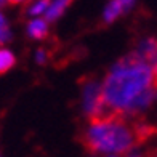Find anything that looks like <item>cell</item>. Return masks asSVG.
Instances as JSON below:
<instances>
[{
    "label": "cell",
    "mask_w": 157,
    "mask_h": 157,
    "mask_svg": "<svg viewBox=\"0 0 157 157\" xmlns=\"http://www.w3.org/2000/svg\"><path fill=\"white\" fill-rule=\"evenodd\" d=\"M106 157H119V155H106Z\"/></svg>",
    "instance_id": "obj_18"
},
{
    "label": "cell",
    "mask_w": 157,
    "mask_h": 157,
    "mask_svg": "<svg viewBox=\"0 0 157 157\" xmlns=\"http://www.w3.org/2000/svg\"><path fill=\"white\" fill-rule=\"evenodd\" d=\"M146 157H157V151H152V152H149Z\"/></svg>",
    "instance_id": "obj_16"
},
{
    "label": "cell",
    "mask_w": 157,
    "mask_h": 157,
    "mask_svg": "<svg viewBox=\"0 0 157 157\" xmlns=\"http://www.w3.org/2000/svg\"><path fill=\"white\" fill-rule=\"evenodd\" d=\"M26 32L34 40H44L48 35V21L45 18H32L26 26Z\"/></svg>",
    "instance_id": "obj_5"
},
{
    "label": "cell",
    "mask_w": 157,
    "mask_h": 157,
    "mask_svg": "<svg viewBox=\"0 0 157 157\" xmlns=\"http://www.w3.org/2000/svg\"><path fill=\"white\" fill-rule=\"evenodd\" d=\"M13 37V32L10 29V26L0 27V47H5Z\"/></svg>",
    "instance_id": "obj_10"
},
{
    "label": "cell",
    "mask_w": 157,
    "mask_h": 157,
    "mask_svg": "<svg viewBox=\"0 0 157 157\" xmlns=\"http://www.w3.org/2000/svg\"><path fill=\"white\" fill-rule=\"evenodd\" d=\"M71 3V0H55V2H50L48 5V8L45 11V19L48 21H55V19H58L61 15H63V11L67 8V5Z\"/></svg>",
    "instance_id": "obj_8"
},
{
    "label": "cell",
    "mask_w": 157,
    "mask_h": 157,
    "mask_svg": "<svg viewBox=\"0 0 157 157\" xmlns=\"http://www.w3.org/2000/svg\"><path fill=\"white\" fill-rule=\"evenodd\" d=\"M125 157H146V154L140 149V146H136V147H133L132 151H128L125 154Z\"/></svg>",
    "instance_id": "obj_12"
},
{
    "label": "cell",
    "mask_w": 157,
    "mask_h": 157,
    "mask_svg": "<svg viewBox=\"0 0 157 157\" xmlns=\"http://www.w3.org/2000/svg\"><path fill=\"white\" fill-rule=\"evenodd\" d=\"M5 3H8V0H0V8H2Z\"/></svg>",
    "instance_id": "obj_17"
},
{
    "label": "cell",
    "mask_w": 157,
    "mask_h": 157,
    "mask_svg": "<svg viewBox=\"0 0 157 157\" xmlns=\"http://www.w3.org/2000/svg\"><path fill=\"white\" fill-rule=\"evenodd\" d=\"M27 0H8V3H13V5H19V3H24Z\"/></svg>",
    "instance_id": "obj_15"
},
{
    "label": "cell",
    "mask_w": 157,
    "mask_h": 157,
    "mask_svg": "<svg viewBox=\"0 0 157 157\" xmlns=\"http://www.w3.org/2000/svg\"><path fill=\"white\" fill-rule=\"evenodd\" d=\"M48 5H50L48 0H35V2H32L29 5L27 13H29V16H32V18H40L42 15H45Z\"/></svg>",
    "instance_id": "obj_9"
},
{
    "label": "cell",
    "mask_w": 157,
    "mask_h": 157,
    "mask_svg": "<svg viewBox=\"0 0 157 157\" xmlns=\"http://www.w3.org/2000/svg\"><path fill=\"white\" fill-rule=\"evenodd\" d=\"M5 26H8V19L3 15V11H0V27H5Z\"/></svg>",
    "instance_id": "obj_14"
},
{
    "label": "cell",
    "mask_w": 157,
    "mask_h": 157,
    "mask_svg": "<svg viewBox=\"0 0 157 157\" xmlns=\"http://www.w3.org/2000/svg\"><path fill=\"white\" fill-rule=\"evenodd\" d=\"M151 66H152V71H154V75H155V85H157V52L154 55V59L151 63Z\"/></svg>",
    "instance_id": "obj_13"
},
{
    "label": "cell",
    "mask_w": 157,
    "mask_h": 157,
    "mask_svg": "<svg viewBox=\"0 0 157 157\" xmlns=\"http://www.w3.org/2000/svg\"><path fill=\"white\" fill-rule=\"evenodd\" d=\"M82 108L90 120L109 114L106 109L101 85L96 80H87L82 85Z\"/></svg>",
    "instance_id": "obj_3"
},
{
    "label": "cell",
    "mask_w": 157,
    "mask_h": 157,
    "mask_svg": "<svg viewBox=\"0 0 157 157\" xmlns=\"http://www.w3.org/2000/svg\"><path fill=\"white\" fill-rule=\"evenodd\" d=\"M16 64V56L6 47H0V75H3L6 72L15 67Z\"/></svg>",
    "instance_id": "obj_7"
},
{
    "label": "cell",
    "mask_w": 157,
    "mask_h": 157,
    "mask_svg": "<svg viewBox=\"0 0 157 157\" xmlns=\"http://www.w3.org/2000/svg\"><path fill=\"white\" fill-rule=\"evenodd\" d=\"M135 3V0H111L108 6L104 8L103 19L106 23H112L116 21L120 15H124L127 10H130Z\"/></svg>",
    "instance_id": "obj_4"
},
{
    "label": "cell",
    "mask_w": 157,
    "mask_h": 157,
    "mask_svg": "<svg viewBox=\"0 0 157 157\" xmlns=\"http://www.w3.org/2000/svg\"><path fill=\"white\" fill-rule=\"evenodd\" d=\"M0 157H2V155H0Z\"/></svg>",
    "instance_id": "obj_20"
},
{
    "label": "cell",
    "mask_w": 157,
    "mask_h": 157,
    "mask_svg": "<svg viewBox=\"0 0 157 157\" xmlns=\"http://www.w3.org/2000/svg\"><path fill=\"white\" fill-rule=\"evenodd\" d=\"M103 99L109 114L136 117L157 99V85L152 66L128 55L111 67L101 83Z\"/></svg>",
    "instance_id": "obj_1"
},
{
    "label": "cell",
    "mask_w": 157,
    "mask_h": 157,
    "mask_svg": "<svg viewBox=\"0 0 157 157\" xmlns=\"http://www.w3.org/2000/svg\"><path fill=\"white\" fill-rule=\"evenodd\" d=\"M48 2H50V0H48Z\"/></svg>",
    "instance_id": "obj_19"
},
{
    "label": "cell",
    "mask_w": 157,
    "mask_h": 157,
    "mask_svg": "<svg viewBox=\"0 0 157 157\" xmlns=\"http://www.w3.org/2000/svg\"><path fill=\"white\" fill-rule=\"evenodd\" d=\"M47 61H48V53H47V50L39 48L37 52H35V63H37V64H45Z\"/></svg>",
    "instance_id": "obj_11"
},
{
    "label": "cell",
    "mask_w": 157,
    "mask_h": 157,
    "mask_svg": "<svg viewBox=\"0 0 157 157\" xmlns=\"http://www.w3.org/2000/svg\"><path fill=\"white\" fill-rule=\"evenodd\" d=\"M82 143L96 155H122L140 146L135 125L116 114H106L90 120Z\"/></svg>",
    "instance_id": "obj_2"
},
{
    "label": "cell",
    "mask_w": 157,
    "mask_h": 157,
    "mask_svg": "<svg viewBox=\"0 0 157 157\" xmlns=\"http://www.w3.org/2000/svg\"><path fill=\"white\" fill-rule=\"evenodd\" d=\"M155 52H157V40L155 39H146L135 48V52L132 55H135L136 58H140V59L151 64L152 59H154Z\"/></svg>",
    "instance_id": "obj_6"
}]
</instances>
